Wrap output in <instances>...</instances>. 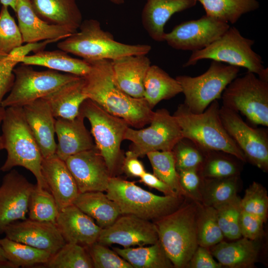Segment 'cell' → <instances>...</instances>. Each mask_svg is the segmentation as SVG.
<instances>
[{"label":"cell","instance_id":"1","mask_svg":"<svg viewBox=\"0 0 268 268\" xmlns=\"http://www.w3.org/2000/svg\"><path fill=\"white\" fill-rule=\"evenodd\" d=\"M87 62L90 69L83 77V92L87 98L132 127L140 129L149 124L154 111L144 97H133L119 87L114 77L111 61Z\"/></svg>","mask_w":268,"mask_h":268},{"label":"cell","instance_id":"2","mask_svg":"<svg viewBox=\"0 0 268 268\" xmlns=\"http://www.w3.org/2000/svg\"><path fill=\"white\" fill-rule=\"evenodd\" d=\"M1 128L7 157L0 170L8 172L14 167H23L33 174L39 188L48 190L41 172L43 157L25 119L22 108H4Z\"/></svg>","mask_w":268,"mask_h":268},{"label":"cell","instance_id":"3","mask_svg":"<svg viewBox=\"0 0 268 268\" xmlns=\"http://www.w3.org/2000/svg\"><path fill=\"white\" fill-rule=\"evenodd\" d=\"M220 107L215 100L203 112L195 114L183 103L178 106L173 115L181 128L183 138L191 140L203 151L225 152L246 162L244 153L223 126Z\"/></svg>","mask_w":268,"mask_h":268},{"label":"cell","instance_id":"4","mask_svg":"<svg viewBox=\"0 0 268 268\" xmlns=\"http://www.w3.org/2000/svg\"><path fill=\"white\" fill-rule=\"evenodd\" d=\"M79 29L59 41L57 47L85 61H113L127 56L146 55L151 50L149 45H130L116 41L95 19L82 21Z\"/></svg>","mask_w":268,"mask_h":268},{"label":"cell","instance_id":"5","mask_svg":"<svg viewBox=\"0 0 268 268\" xmlns=\"http://www.w3.org/2000/svg\"><path fill=\"white\" fill-rule=\"evenodd\" d=\"M198 204L182 205L154 221L159 241L174 267L188 266L199 246L197 233Z\"/></svg>","mask_w":268,"mask_h":268},{"label":"cell","instance_id":"6","mask_svg":"<svg viewBox=\"0 0 268 268\" xmlns=\"http://www.w3.org/2000/svg\"><path fill=\"white\" fill-rule=\"evenodd\" d=\"M106 195L119 208L121 214H131L153 222L183 204L182 196H158L134 182L111 177Z\"/></svg>","mask_w":268,"mask_h":268},{"label":"cell","instance_id":"7","mask_svg":"<svg viewBox=\"0 0 268 268\" xmlns=\"http://www.w3.org/2000/svg\"><path fill=\"white\" fill-rule=\"evenodd\" d=\"M254 40L242 36L235 27H230L218 39L207 47L192 52L183 65H195L200 60L210 59L238 67L258 75L268 81V68L264 66L262 57L252 49Z\"/></svg>","mask_w":268,"mask_h":268},{"label":"cell","instance_id":"8","mask_svg":"<svg viewBox=\"0 0 268 268\" xmlns=\"http://www.w3.org/2000/svg\"><path fill=\"white\" fill-rule=\"evenodd\" d=\"M79 113L89 121L95 146L111 177L114 176L122 170L124 155L121 146L130 126L123 119L109 113L88 98L82 103Z\"/></svg>","mask_w":268,"mask_h":268},{"label":"cell","instance_id":"9","mask_svg":"<svg viewBox=\"0 0 268 268\" xmlns=\"http://www.w3.org/2000/svg\"><path fill=\"white\" fill-rule=\"evenodd\" d=\"M239 71V67L212 61L207 70L199 76H177L176 79L185 96L184 104L194 113L203 112L211 102L221 98Z\"/></svg>","mask_w":268,"mask_h":268},{"label":"cell","instance_id":"10","mask_svg":"<svg viewBox=\"0 0 268 268\" xmlns=\"http://www.w3.org/2000/svg\"><path fill=\"white\" fill-rule=\"evenodd\" d=\"M222 106L245 116L252 124L268 126V81L247 71L225 88Z\"/></svg>","mask_w":268,"mask_h":268},{"label":"cell","instance_id":"11","mask_svg":"<svg viewBox=\"0 0 268 268\" xmlns=\"http://www.w3.org/2000/svg\"><path fill=\"white\" fill-rule=\"evenodd\" d=\"M15 78L9 94L4 98L1 107H21L42 98L78 76L48 69L35 70L32 66L22 64L14 67Z\"/></svg>","mask_w":268,"mask_h":268},{"label":"cell","instance_id":"12","mask_svg":"<svg viewBox=\"0 0 268 268\" xmlns=\"http://www.w3.org/2000/svg\"><path fill=\"white\" fill-rule=\"evenodd\" d=\"M149 127L134 129L129 127L124 140L132 142L129 151L139 157L155 151H172L183 138L181 128L175 117L166 109L154 112Z\"/></svg>","mask_w":268,"mask_h":268},{"label":"cell","instance_id":"13","mask_svg":"<svg viewBox=\"0 0 268 268\" xmlns=\"http://www.w3.org/2000/svg\"><path fill=\"white\" fill-rule=\"evenodd\" d=\"M219 115L225 130L248 160L262 171H268V136L263 129L253 128L245 122L238 113L223 106Z\"/></svg>","mask_w":268,"mask_h":268},{"label":"cell","instance_id":"14","mask_svg":"<svg viewBox=\"0 0 268 268\" xmlns=\"http://www.w3.org/2000/svg\"><path fill=\"white\" fill-rule=\"evenodd\" d=\"M230 27L228 23L206 14L197 20L184 21L165 34L164 41L180 50L202 49L222 36Z\"/></svg>","mask_w":268,"mask_h":268},{"label":"cell","instance_id":"15","mask_svg":"<svg viewBox=\"0 0 268 268\" xmlns=\"http://www.w3.org/2000/svg\"><path fill=\"white\" fill-rule=\"evenodd\" d=\"M159 241L153 222L131 214H122L107 228L102 229L97 242L118 244L124 248L144 246Z\"/></svg>","mask_w":268,"mask_h":268},{"label":"cell","instance_id":"16","mask_svg":"<svg viewBox=\"0 0 268 268\" xmlns=\"http://www.w3.org/2000/svg\"><path fill=\"white\" fill-rule=\"evenodd\" d=\"M35 186L16 170H11L0 186V234L7 225L26 218L31 193Z\"/></svg>","mask_w":268,"mask_h":268},{"label":"cell","instance_id":"17","mask_svg":"<svg viewBox=\"0 0 268 268\" xmlns=\"http://www.w3.org/2000/svg\"><path fill=\"white\" fill-rule=\"evenodd\" d=\"M65 161L80 193L106 191L111 176L96 146L70 156Z\"/></svg>","mask_w":268,"mask_h":268},{"label":"cell","instance_id":"18","mask_svg":"<svg viewBox=\"0 0 268 268\" xmlns=\"http://www.w3.org/2000/svg\"><path fill=\"white\" fill-rule=\"evenodd\" d=\"M4 233L11 240L47 251L52 255L66 243L56 223L29 218L10 223Z\"/></svg>","mask_w":268,"mask_h":268},{"label":"cell","instance_id":"19","mask_svg":"<svg viewBox=\"0 0 268 268\" xmlns=\"http://www.w3.org/2000/svg\"><path fill=\"white\" fill-rule=\"evenodd\" d=\"M56 224L66 243L85 247L97 242L102 230L91 217L74 204L59 211Z\"/></svg>","mask_w":268,"mask_h":268},{"label":"cell","instance_id":"20","mask_svg":"<svg viewBox=\"0 0 268 268\" xmlns=\"http://www.w3.org/2000/svg\"><path fill=\"white\" fill-rule=\"evenodd\" d=\"M22 108L43 158L55 155L57 147L55 139L56 118L47 101L43 98H40Z\"/></svg>","mask_w":268,"mask_h":268},{"label":"cell","instance_id":"21","mask_svg":"<svg viewBox=\"0 0 268 268\" xmlns=\"http://www.w3.org/2000/svg\"><path fill=\"white\" fill-rule=\"evenodd\" d=\"M41 172L59 210L73 204L80 193L65 161L56 154L43 158Z\"/></svg>","mask_w":268,"mask_h":268},{"label":"cell","instance_id":"22","mask_svg":"<svg viewBox=\"0 0 268 268\" xmlns=\"http://www.w3.org/2000/svg\"><path fill=\"white\" fill-rule=\"evenodd\" d=\"M14 12L23 43L62 40L74 33L66 27L50 24L40 18L33 10L31 0H17Z\"/></svg>","mask_w":268,"mask_h":268},{"label":"cell","instance_id":"23","mask_svg":"<svg viewBox=\"0 0 268 268\" xmlns=\"http://www.w3.org/2000/svg\"><path fill=\"white\" fill-rule=\"evenodd\" d=\"M79 113L73 119H56L55 134L58 138L56 154L65 161L68 157L95 147L90 133Z\"/></svg>","mask_w":268,"mask_h":268},{"label":"cell","instance_id":"24","mask_svg":"<svg viewBox=\"0 0 268 268\" xmlns=\"http://www.w3.org/2000/svg\"><path fill=\"white\" fill-rule=\"evenodd\" d=\"M115 80L119 87L134 98L144 97V80L151 66L146 55L125 56L111 61Z\"/></svg>","mask_w":268,"mask_h":268},{"label":"cell","instance_id":"25","mask_svg":"<svg viewBox=\"0 0 268 268\" xmlns=\"http://www.w3.org/2000/svg\"><path fill=\"white\" fill-rule=\"evenodd\" d=\"M196 0H146L141 13L142 25L156 42L164 41V26L175 13L194 6Z\"/></svg>","mask_w":268,"mask_h":268},{"label":"cell","instance_id":"26","mask_svg":"<svg viewBox=\"0 0 268 268\" xmlns=\"http://www.w3.org/2000/svg\"><path fill=\"white\" fill-rule=\"evenodd\" d=\"M31 2L36 14L50 24L66 27L75 33L82 22L75 0H31Z\"/></svg>","mask_w":268,"mask_h":268},{"label":"cell","instance_id":"27","mask_svg":"<svg viewBox=\"0 0 268 268\" xmlns=\"http://www.w3.org/2000/svg\"><path fill=\"white\" fill-rule=\"evenodd\" d=\"M83 85V77H78L43 97L56 119L72 120L78 115L82 103L87 99Z\"/></svg>","mask_w":268,"mask_h":268},{"label":"cell","instance_id":"28","mask_svg":"<svg viewBox=\"0 0 268 268\" xmlns=\"http://www.w3.org/2000/svg\"><path fill=\"white\" fill-rule=\"evenodd\" d=\"M258 251L255 241L241 237L231 242H220L212 246L211 253L221 266L246 268L254 265Z\"/></svg>","mask_w":268,"mask_h":268},{"label":"cell","instance_id":"29","mask_svg":"<svg viewBox=\"0 0 268 268\" xmlns=\"http://www.w3.org/2000/svg\"><path fill=\"white\" fill-rule=\"evenodd\" d=\"M60 49L55 51H41L28 55L15 61L30 66H38L50 69L84 77L90 69L89 63L84 60L70 56Z\"/></svg>","mask_w":268,"mask_h":268},{"label":"cell","instance_id":"30","mask_svg":"<svg viewBox=\"0 0 268 268\" xmlns=\"http://www.w3.org/2000/svg\"><path fill=\"white\" fill-rule=\"evenodd\" d=\"M73 204L102 229L111 226L122 215L117 204L103 192L79 193Z\"/></svg>","mask_w":268,"mask_h":268},{"label":"cell","instance_id":"31","mask_svg":"<svg viewBox=\"0 0 268 268\" xmlns=\"http://www.w3.org/2000/svg\"><path fill=\"white\" fill-rule=\"evenodd\" d=\"M178 80L156 65H151L144 80V98L152 109L163 100L171 99L182 93Z\"/></svg>","mask_w":268,"mask_h":268},{"label":"cell","instance_id":"32","mask_svg":"<svg viewBox=\"0 0 268 268\" xmlns=\"http://www.w3.org/2000/svg\"><path fill=\"white\" fill-rule=\"evenodd\" d=\"M133 268H170L174 267L158 241L148 246L113 248Z\"/></svg>","mask_w":268,"mask_h":268},{"label":"cell","instance_id":"33","mask_svg":"<svg viewBox=\"0 0 268 268\" xmlns=\"http://www.w3.org/2000/svg\"><path fill=\"white\" fill-rule=\"evenodd\" d=\"M202 5L206 15L231 24L244 14L260 7L257 0H196Z\"/></svg>","mask_w":268,"mask_h":268},{"label":"cell","instance_id":"34","mask_svg":"<svg viewBox=\"0 0 268 268\" xmlns=\"http://www.w3.org/2000/svg\"><path fill=\"white\" fill-rule=\"evenodd\" d=\"M6 259L15 267L44 265L52 255L49 252L11 240L6 237L0 239Z\"/></svg>","mask_w":268,"mask_h":268},{"label":"cell","instance_id":"35","mask_svg":"<svg viewBox=\"0 0 268 268\" xmlns=\"http://www.w3.org/2000/svg\"><path fill=\"white\" fill-rule=\"evenodd\" d=\"M146 156L153 169V174L166 184L178 196L184 195L180 186L173 151H155Z\"/></svg>","mask_w":268,"mask_h":268},{"label":"cell","instance_id":"36","mask_svg":"<svg viewBox=\"0 0 268 268\" xmlns=\"http://www.w3.org/2000/svg\"><path fill=\"white\" fill-rule=\"evenodd\" d=\"M197 233L198 245L200 246L210 247L223 240L224 237L219 226L214 207L198 204Z\"/></svg>","mask_w":268,"mask_h":268},{"label":"cell","instance_id":"37","mask_svg":"<svg viewBox=\"0 0 268 268\" xmlns=\"http://www.w3.org/2000/svg\"><path fill=\"white\" fill-rule=\"evenodd\" d=\"M43 266L49 268H93L86 247L71 243H66Z\"/></svg>","mask_w":268,"mask_h":268},{"label":"cell","instance_id":"38","mask_svg":"<svg viewBox=\"0 0 268 268\" xmlns=\"http://www.w3.org/2000/svg\"><path fill=\"white\" fill-rule=\"evenodd\" d=\"M234 156L220 151H205L203 162L199 171L204 178H223L238 176L239 168L232 159Z\"/></svg>","mask_w":268,"mask_h":268},{"label":"cell","instance_id":"39","mask_svg":"<svg viewBox=\"0 0 268 268\" xmlns=\"http://www.w3.org/2000/svg\"><path fill=\"white\" fill-rule=\"evenodd\" d=\"M59 211L56 200L49 190L39 188L35 184L29 198V218L56 223Z\"/></svg>","mask_w":268,"mask_h":268},{"label":"cell","instance_id":"40","mask_svg":"<svg viewBox=\"0 0 268 268\" xmlns=\"http://www.w3.org/2000/svg\"><path fill=\"white\" fill-rule=\"evenodd\" d=\"M204 205L215 206L227 202L236 196L238 176L223 178H204Z\"/></svg>","mask_w":268,"mask_h":268},{"label":"cell","instance_id":"41","mask_svg":"<svg viewBox=\"0 0 268 268\" xmlns=\"http://www.w3.org/2000/svg\"><path fill=\"white\" fill-rule=\"evenodd\" d=\"M219 226L224 237L231 240L241 237L240 216V198L236 196L231 200L214 207Z\"/></svg>","mask_w":268,"mask_h":268},{"label":"cell","instance_id":"42","mask_svg":"<svg viewBox=\"0 0 268 268\" xmlns=\"http://www.w3.org/2000/svg\"><path fill=\"white\" fill-rule=\"evenodd\" d=\"M172 151L177 171L192 168L200 170L205 157V151L186 138L178 141Z\"/></svg>","mask_w":268,"mask_h":268},{"label":"cell","instance_id":"43","mask_svg":"<svg viewBox=\"0 0 268 268\" xmlns=\"http://www.w3.org/2000/svg\"><path fill=\"white\" fill-rule=\"evenodd\" d=\"M23 43L19 27L9 12L8 6L2 5L0 11V53L8 55Z\"/></svg>","mask_w":268,"mask_h":268},{"label":"cell","instance_id":"44","mask_svg":"<svg viewBox=\"0 0 268 268\" xmlns=\"http://www.w3.org/2000/svg\"><path fill=\"white\" fill-rule=\"evenodd\" d=\"M242 210L255 215L266 221L268 212V196L266 189L259 183L253 182L240 199Z\"/></svg>","mask_w":268,"mask_h":268},{"label":"cell","instance_id":"45","mask_svg":"<svg viewBox=\"0 0 268 268\" xmlns=\"http://www.w3.org/2000/svg\"><path fill=\"white\" fill-rule=\"evenodd\" d=\"M95 268H133L114 250L97 242L86 247Z\"/></svg>","mask_w":268,"mask_h":268},{"label":"cell","instance_id":"46","mask_svg":"<svg viewBox=\"0 0 268 268\" xmlns=\"http://www.w3.org/2000/svg\"><path fill=\"white\" fill-rule=\"evenodd\" d=\"M18 63L8 55L0 53V109L5 95L10 91L14 81L13 69Z\"/></svg>","mask_w":268,"mask_h":268},{"label":"cell","instance_id":"47","mask_svg":"<svg viewBox=\"0 0 268 268\" xmlns=\"http://www.w3.org/2000/svg\"><path fill=\"white\" fill-rule=\"evenodd\" d=\"M265 222L259 217L241 210L239 225L242 237L256 240L262 234Z\"/></svg>","mask_w":268,"mask_h":268},{"label":"cell","instance_id":"48","mask_svg":"<svg viewBox=\"0 0 268 268\" xmlns=\"http://www.w3.org/2000/svg\"><path fill=\"white\" fill-rule=\"evenodd\" d=\"M180 186L184 195L199 199L200 190L201 179L199 169L192 168L177 171Z\"/></svg>","mask_w":268,"mask_h":268},{"label":"cell","instance_id":"49","mask_svg":"<svg viewBox=\"0 0 268 268\" xmlns=\"http://www.w3.org/2000/svg\"><path fill=\"white\" fill-rule=\"evenodd\" d=\"M188 266L192 268H220L221 265L214 260L206 247L199 246Z\"/></svg>","mask_w":268,"mask_h":268},{"label":"cell","instance_id":"50","mask_svg":"<svg viewBox=\"0 0 268 268\" xmlns=\"http://www.w3.org/2000/svg\"><path fill=\"white\" fill-rule=\"evenodd\" d=\"M59 39H48L41 41L26 43L14 49L8 55L15 61L19 58L28 56L32 52L34 53L43 51L48 44L59 42Z\"/></svg>","mask_w":268,"mask_h":268},{"label":"cell","instance_id":"51","mask_svg":"<svg viewBox=\"0 0 268 268\" xmlns=\"http://www.w3.org/2000/svg\"><path fill=\"white\" fill-rule=\"evenodd\" d=\"M138 157L128 151L124 156L122 170L131 177H140L146 171Z\"/></svg>","mask_w":268,"mask_h":268},{"label":"cell","instance_id":"52","mask_svg":"<svg viewBox=\"0 0 268 268\" xmlns=\"http://www.w3.org/2000/svg\"><path fill=\"white\" fill-rule=\"evenodd\" d=\"M140 181L145 185L163 193L166 196H176L172 189L153 174L145 172L140 177Z\"/></svg>","mask_w":268,"mask_h":268},{"label":"cell","instance_id":"53","mask_svg":"<svg viewBox=\"0 0 268 268\" xmlns=\"http://www.w3.org/2000/svg\"><path fill=\"white\" fill-rule=\"evenodd\" d=\"M17 0H0V2L3 5L10 6L15 11Z\"/></svg>","mask_w":268,"mask_h":268},{"label":"cell","instance_id":"54","mask_svg":"<svg viewBox=\"0 0 268 268\" xmlns=\"http://www.w3.org/2000/svg\"><path fill=\"white\" fill-rule=\"evenodd\" d=\"M4 112V108L3 107H1L0 109V127L1 126L2 120L3 119ZM2 149H4V145H3V142L1 134L0 133V150H2Z\"/></svg>","mask_w":268,"mask_h":268},{"label":"cell","instance_id":"55","mask_svg":"<svg viewBox=\"0 0 268 268\" xmlns=\"http://www.w3.org/2000/svg\"><path fill=\"white\" fill-rule=\"evenodd\" d=\"M7 259H6L5 257L3 249L0 245V262L5 261Z\"/></svg>","mask_w":268,"mask_h":268},{"label":"cell","instance_id":"56","mask_svg":"<svg viewBox=\"0 0 268 268\" xmlns=\"http://www.w3.org/2000/svg\"><path fill=\"white\" fill-rule=\"evenodd\" d=\"M112 3L116 4H122L124 3V0H109Z\"/></svg>","mask_w":268,"mask_h":268}]
</instances>
